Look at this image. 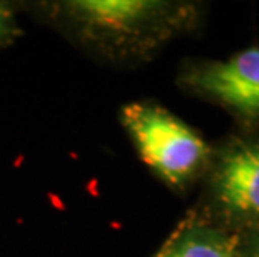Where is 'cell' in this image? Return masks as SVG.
<instances>
[{
	"mask_svg": "<svg viewBox=\"0 0 259 257\" xmlns=\"http://www.w3.org/2000/svg\"><path fill=\"white\" fill-rule=\"evenodd\" d=\"M216 187L231 214L259 226V140L242 142L224 156Z\"/></svg>",
	"mask_w": 259,
	"mask_h": 257,
	"instance_id": "3957f363",
	"label": "cell"
},
{
	"mask_svg": "<svg viewBox=\"0 0 259 257\" xmlns=\"http://www.w3.org/2000/svg\"><path fill=\"white\" fill-rule=\"evenodd\" d=\"M156 5L144 0H80L72 4V9L94 25L125 29L149 17Z\"/></svg>",
	"mask_w": 259,
	"mask_h": 257,
	"instance_id": "277c9868",
	"label": "cell"
},
{
	"mask_svg": "<svg viewBox=\"0 0 259 257\" xmlns=\"http://www.w3.org/2000/svg\"><path fill=\"white\" fill-rule=\"evenodd\" d=\"M159 257H238V239L214 229H192L181 234Z\"/></svg>",
	"mask_w": 259,
	"mask_h": 257,
	"instance_id": "5b68a950",
	"label": "cell"
},
{
	"mask_svg": "<svg viewBox=\"0 0 259 257\" xmlns=\"http://www.w3.org/2000/svg\"><path fill=\"white\" fill-rule=\"evenodd\" d=\"M197 89L246 119L259 117V48L209 64L192 79Z\"/></svg>",
	"mask_w": 259,
	"mask_h": 257,
	"instance_id": "7a4b0ae2",
	"label": "cell"
},
{
	"mask_svg": "<svg viewBox=\"0 0 259 257\" xmlns=\"http://www.w3.org/2000/svg\"><path fill=\"white\" fill-rule=\"evenodd\" d=\"M5 30H7V14L0 5V37L5 34Z\"/></svg>",
	"mask_w": 259,
	"mask_h": 257,
	"instance_id": "52a82bcc",
	"label": "cell"
},
{
	"mask_svg": "<svg viewBox=\"0 0 259 257\" xmlns=\"http://www.w3.org/2000/svg\"><path fill=\"white\" fill-rule=\"evenodd\" d=\"M122 122L142 161L170 184L186 182L207 159L206 142L166 109L129 104L122 111Z\"/></svg>",
	"mask_w": 259,
	"mask_h": 257,
	"instance_id": "6da1fadb",
	"label": "cell"
},
{
	"mask_svg": "<svg viewBox=\"0 0 259 257\" xmlns=\"http://www.w3.org/2000/svg\"><path fill=\"white\" fill-rule=\"evenodd\" d=\"M244 257H259V226L256 227V231H254V234H252L249 244H247Z\"/></svg>",
	"mask_w": 259,
	"mask_h": 257,
	"instance_id": "8992f818",
	"label": "cell"
}]
</instances>
